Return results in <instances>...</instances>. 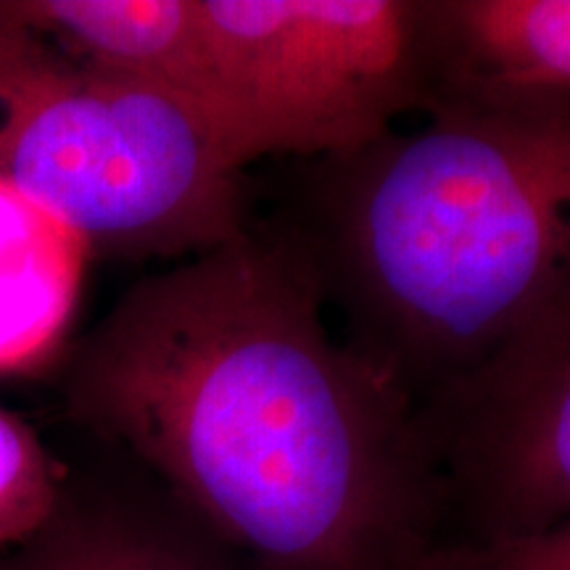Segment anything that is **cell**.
<instances>
[{"mask_svg": "<svg viewBox=\"0 0 570 570\" xmlns=\"http://www.w3.org/2000/svg\"><path fill=\"white\" fill-rule=\"evenodd\" d=\"M6 6L82 67L183 104L212 127L240 169L259 161L219 69L202 0H6Z\"/></svg>", "mask_w": 570, "mask_h": 570, "instance_id": "obj_6", "label": "cell"}, {"mask_svg": "<svg viewBox=\"0 0 570 570\" xmlns=\"http://www.w3.org/2000/svg\"><path fill=\"white\" fill-rule=\"evenodd\" d=\"M291 180L327 309L417 404L570 288V98L433 111Z\"/></svg>", "mask_w": 570, "mask_h": 570, "instance_id": "obj_2", "label": "cell"}, {"mask_svg": "<svg viewBox=\"0 0 570 570\" xmlns=\"http://www.w3.org/2000/svg\"><path fill=\"white\" fill-rule=\"evenodd\" d=\"M0 180L90 256L188 259L254 223L212 127L142 85L82 67L0 3Z\"/></svg>", "mask_w": 570, "mask_h": 570, "instance_id": "obj_3", "label": "cell"}, {"mask_svg": "<svg viewBox=\"0 0 570 570\" xmlns=\"http://www.w3.org/2000/svg\"><path fill=\"white\" fill-rule=\"evenodd\" d=\"M90 248L56 214L0 180V375H24L67 341Z\"/></svg>", "mask_w": 570, "mask_h": 570, "instance_id": "obj_9", "label": "cell"}, {"mask_svg": "<svg viewBox=\"0 0 570 570\" xmlns=\"http://www.w3.org/2000/svg\"><path fill=\"white\" fill-rule=\"evenodd\" d=\"M423 570H570V520L497 544H441Z\"/></svg>", "mask_w": 570, "mask_h": 570, "instance_id": "obj_11", "label": "cell"}, {"mask_svg": "<svg viewBox=\"0 0 570 570\" xmlns=\"http://www.w3.org/2000/svg\"><path fill=\"white\" fill-rule=\"evenodd\" d=\"M444 487L441 544L570 520V288L479 367L420 402Z\"/></svg>", "mask_w": 570, "mask_h": 570, "instance_id": "obj_5", "label": "cell"}, {"mask_svg": "<svg viewBox=\"0 0 570 570\" xmlns=\"http://www.w3.org/2000/svg\"><path fill=\"white\" fill-rule=\"evenodd\" d=\"M69 487V470L30 423L0 407V554L30 541Z\"/></svg>", "mask_w": 570, "mask_h": 570, "instance_id": "obj_10", "label": "cell"}, {"mask_svg": "<svg viewBox=\"0 0 570 570\" xmlns=\"http://www.w3.org/2000/svg\"><path fill=\"white\" fill-rule=\"evenodd\" d=\"M259 159L360 151L425 111L423 0H202Z\"/></svg>", "mask_w": 570, "mask_h": 570, "instance_id": "obj_4", "label": "cell"}, {"mask_svg": "<svg viewBox=\"0 0 570 570\" xmlns=\"http://www.w3.org/2000/svg\"><path fill=\"white\" fill-rule=\"evenodd\" d=\"M169 499V497H167ZM0 570H252L169 499L164 508L67 487L30 541Z\"/></svg>", "mask_w": 570, "mask_h": 570, "instance_id": "obj_8", "label": "cell"}, {"mask_svg": "<svg viewBox=\"0 0 570 570\" xmlns=\"http://www.w3.org/2000/svg\"><path fill=\"white\" fill-rule=\"evenodd\" d=\"M283 219L135 283L67 407L252 570H423L444 487L420 404L327 325Z\"/></svg>", "mask_w": 570, "mask_h": 570, "instance_id": "obj_1", "label": "cell"}, {"mask_svg": "<svg viewBox=\"0 0 570 570\" xmlns=\"http://www.w3.org/2000/svg\"><path fill=\"white\" fill-rule=\"evenodd\" d=\"M425 117L570 98V0H423Z\"/></svg>", "mask_w": 570, "mask_h": 570, "instance_id": "obj_7", "label": "cell"}]
</instances>
